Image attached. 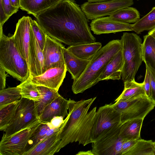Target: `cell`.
<instances>
[{"label": "cell", "mask_w": 155, "mask_h": 155, "mask_svg": "<svg viewBox=\"0 0 155 155\" xmlns=\"http://www.w3.org/2000/svg\"><path fill=\"white\" fill-rule=\"evenodd\" d=\"M35 17L47 35L66 45L70 46L96 42L88 19L74 0H61Z\"/></svg>", "instance_id": "cell-1"}, {"label": "cell", "mask_w": 155, "mask_h": 155, "mask_svg": "<svg viewBox=\"0 0 155 155\" xmlns=\"http://www.w3.org/2000/svg\"><path fill=\"white\" fill-rule=\"evenodd\" d=\"M96 97L75 101L68 100L69 113L57 134L60 141L57 152L70 143L78 142L85 146L93 142L92 139L96 107L89 109Z\"/></svg>", "instance_id": "cell-2"}, {"label": "cell", "mask_w": 155, "mask_h": 155, "mask_svg": "<svg viewBox=\"0 0 155 155\" xmlns=\"http://www.w3.org/2000/svg\"><path fill=\"white\" fill-rule=\"evenodd\" d=\"M122 49L120 40H113L101 47L90 61L79 78L74 81L72 91L74 94L82 93L96 84L109 62Z\"/></svg>", "instance_id": "cell-3"}, {"label": "cell", "mask_w": 155, "mask_h": 155, "mask_svg": "<svg viewBox=\"0 0 155 155\" xmlns=\"http://www.w3.org/2000/svg\"><path fill=\"white\" fill-rule=\"evenodd\" d=\"M0 66L22 82L30 76L28 64L18 51L12 36L8 37L0 27Z\"/></svg>", "instance_id": "cell-4"}, {"label": "cell", "mask_w": 155, "mask_h": 155, "mask_svg": "<svg viewBox=\"0 0 155 155\" xmlns=\"http://www.w3.org/2000/svg\"><path fill=\"white\" fill-rule=\"evenodd\" d=\"M124 65L122 74L124 82L135 80L143 59L142 39L134 33L124 32L120 39Z\"/></svg>", "instance_id": "cell-5"}, {"label": "cell", "mask_w": 155, "mask_h": 155, "mask_svg": "<svg viewBox=\"0 0 155 155\" xmlns=\"http://www.w3.org/2000/svg\"><path fill=\"white\" fill-rule=\"evenodd\" d=\"M39 121L35 101L22 98L3 136L12 135Z\"/></svg>", "instance_id": "cell-6"}, {"label": "cell", "mask_w": 155, "mask_h": 155, "mask_svg": "<svg viewBox=\"0 0 155 155\" xmlns=\"http://www.w3.org/2000/svg\"><path fill=\"white\" fill-rule=\"evenodd\" d=\"M121 114V124L130 120L144 119L155 107V102L146 95L113 104Z\"/></svg>", "instance_id": "cell-7"}, {"label": "cell", "mask_w": 155, "mask_h": 155, "mask_svg": "<svg viewBox=\"0 0 155 155\" xmlns=\"http://www.w3.org/2000/svg\"><path fill=\"white\" fill-rule=\"evenodd\" d=\"M121 114L113 104H106L96 111L93 129V142L112 129L121 125Z\"/></svg>", "instance_id": "cell-8"}, {"label": "cell", "mask_w": 155, "mask_h": 155, "mask_svg": "<svg viewBox=\"0 0 155 155\" xmlns=\"http://www.w3.org/2000/svg\"><path fill=\"white\" fill-rule=\"evenodd\" d=\"M41 123L39 121L12 135L3 136L0 142V155H24L30 137Z\"/></svg>", "instance_id": "cell-9"}, {"label": "cell", "mask_w": 155, "mask_h": 155, "mask_svg": "<svg viewBox=\"0 0 155 155\" xmlns=\"http://www.w3.org/2000/svg\"><path fill=\"white\" fill-rule=\"evenodd\" d=\"M133 4V0H112L95 3L87 2L81 5V8L87 19L92 20L111 15L118 10Z\"/></svg>", "instance_id": "cell-10"}, {"label": "cell", "mask_w": 155, "mask_h": 155, "mask_svg": "<svg viewBox=\"0 0 155 155\" xmlns=\"http://www.w3.org/2000/svg\"><path fill=\"white\" fill-rule=\"evenodd\" d=\"M120 126L92 143V151L94 155H121L122 145L127 140L120 136Z\"/></svg>", "instance_id": "cell-11"}, {"label": "cell", "mask_w": 155, "mask_h": 155, "mask_svg": "<svg viewBox=\"0 0 155 155\" xmlns=\"http://www.w3.org/2000/svg\"><path fill=\"white\" fill-rule=\"evenodd\" d=\"M29 17L24 16L18 20L12 36L17 48L28 65L29 48L32 30Z\"/></svg>", "instance_id": "cell-12"}, {"label": "cell", "mask_w": 155, "mask_h": 155, "mask_svg": "<svg viewBox=\"0 0 155 155\" xmlns=\"http://www.w3.org/2000/svg\"><path fill=\"white\" fill-rule=\"evenodd\" d=\"M67 70L65 63L52 67L42 74L29 76L31 82L37 86H42L58 91L65 77Z\"/></svg>", "instance_id": "cell-13"}, {"label": "cell", "mask_w": 155, "mask_h": 155, "mask_svg": "<svg viewBox=\"0 0 155 155\" xmlns=\"http://www.w3.org/2000/svg\"><path fill=\"white\" fill-rule=\"evenodd\" d=\"M64 46L61 43L47 35L43 50L46 70L65 63Z\"/></svg>", "instance_id": "cell-14"}, {"label": "cell", "mask_w": 155, "mask_h": 155, "mask_svg": "<svg viewBox=\"0 0 155 155\" xmlns=\"http://www.w3.org/2000/svg\"><path fill=\"white\" fill-rule=\"evenodd\" d=\"M29 67L30 76L35 77L46 71L43 51L39 46L32 29L29 48Z\"/></svg>", "instance_id": "cell-15"}, {"label": "cell", "mask_w": 155, "mask_h": 155, "mask_svg": "<svg viewBox=\"0 0 155 155\" xmlns=\"http://www.w3.org/2000/svg\"><path fill=\"white\" fill-rule=\"evenodd\" d=\"M90 28L97 35L124 31H133L132 24L125 23L112 20L107 17L92 20L90 24Z\"/></svg>", "instance_id": "cell-16"}, {"label": "cell", "mask_w": 155, "mask_h": 155, "mask_svg": "<svg viewBox=\"0 0 155 155\" xmlns=\"http://www.w3.org/2000/svg\"><path fill=\"white\" fill-rule=\"evenodd\" d=\"M68 100L60 95L44 108L39 117L40 121L48 123L56 117H61L63 119L68 114Z\"/></svg>", "instance_id": "cell-17"}, {"label": "cell", "mask_w": 155, "mask_h": 155, "mask_svg": "<svg viewBox=\"0 0 155 155\" xmlns=\"http://www.w3.org/2000/svg\"><path fill=\"white\" fill-rule=\"evenodd\" d=\"M64 55L67 71L70 73L74 81L77 80L83 73L90 61L78 58L65 48L64 50Z\"/></svg>", "instance_id": "cell-18"}, {"label": "cell", "mask_w": 155, "mask_h": 155, "mask_svg": "<svg viewBox=\"0 0 155 155\" xmlns=\"http://www.w3.org/2000/svg\"><path fill=\"white\" fill-rule=\"evenodd\" d=\"M124 65L122 49L107 65L99 78V81L120 79Z\"/></svg>", "instance_id": "cell-19"}, {"label": "cell", "mask_w": 155, "mask_h": 155, "mask_svg": "<svg viewBox=\"0 0 155 155\" xmlns=\"http://www.w3.org/2000/svg\"><path fill=\"white\" fill-rule=\"evenodd\" d=\"M60 127L54 128L49 123L41 122L30 137L25 148V153L34 148L45 138L58 131Z\"/></svg>", "instance_id": "cell-20"}, {"label": "cell", "mask_w": 155, "mask_h": 155, "mask_svg": "<svg viewBox=\"0 0 155 155\" xmlns=\"http://www.w3.org/2000/svg\"><path fill=\"white\" fill-rule=\"evenodd\" d=\"M58 132L45 138L24 155H53L57 153V148L60 142L57 140Z\"/></svg>", "instance_id": "cell-21"}, {"label": "cell", "mask_w": 155, "mask_h": 155, "mask_svg": "<svg viewBox=\"0 0 155 155\" xmlns=\"http://www.w3.org/2000/svg\"><path fill=\"white\" fill-rule=\"evenodd\" d=\"M142 51L143 61L155 75V39L148 34L143 36Z\"/></svg>", "instance_id": "cell-22"}, {"label": "cell", "mask_w": 155, "mask_h": 155, "mask_svg": "<svg viewBox=\"0 0 155 155\" xmlns=\"http://www.w3.org/2000/svg\"><path fill=\"white\" fill-rule=\"evenodd\" d=\"M102 47L100 42L83 44L69 46L67 49L74 55L81 59L91 61Z\"/></svg>", "instance_id": "cell-23"}, {"label": "cell", "mask_w": 155, "mask_h": 155, "mask_svg": "<svg viewBox=\"0 0 155 155\" xmlns=\"http://www.w3.org/2000/svg\"><path fill=\"white\" fill-rule=\"evenodd\" d=\"M61 0H20V8L35 17Z\"/></svg>", "instance_id": "cell-24"}, {"label": "cell", "mask_w": 155, "mask_h": 155, "mask_svg": "<svg viewBox=\"0 0 155 155\" xmlns=\"http://www.w3.org/2000/svg\"><path fill=\"white\" fill-rule=\"evenodd\" d=\"M143 119L130 120L122 124L120 127V135L126 140H138Z\"/></svg>", "instance_id": "cell-25"}, {"label": "cell", "mask_w": 155, "mask_h": 155, "mask_svg": "<svg viewBox=\"0 0 155 155\" xmlns=\"http://www.w3.org/2000/svg\"><path fill=\"white\" fill-rule=\"evenodd\" d=\"M124 83V89L121 94L115 100V103L146 95L143 83H138L135 80Z\"/></svg>", "instance_id": "cell-26"}, {"label": "cell", "mask_w": 155, "mask_h": 155, "mask_svg": "<svg viewBox=\"0 0 155 155\" xmlns=\"http://www.w3.org/2000/svg\"><path fill=\"white\" fill-rule=\"evenodd\" d=\"M37 87L40 93L41 97L39 101L35 102L39 117L45 107L60 95L58 91L55 89L42 86H37Z\"/></svg>", "instance_id": "cell-27"}, {"label": "cell", "mask_w": 155, "mask_h": 155, "mask_svg": "<svg viewBox=\"0 0 155 155\" xmlns=\"http://www.w3.org/2000/svg\"><path fill=\"white\" fill-rule=\"evenodd\" d=\"M107 17L110 20L120 22L134 23L140 19V14L135 8L128 7L118 10Z\"/></svg>", "instance_id": "cell-28"}, {"label": "cell", "mask_w": 155, "mask_h": 155, "mask_svg": "<svg viewBox=\"0 0 155 155\" xmlns=\"http://www.w3.org/2000/svg\"><path fill=\"white\" fill-rule=\"evenodd\" d=\"M133 31L139 34L145 31L150 30L155 27V7L143 17L132 24Z\"/></svg>", "instance_id": "cell-29"}, {"label": "cell", "mask_w": 155, "mask_h": 155, "mask_svg": "<svg viewBox=\"0 0 155 155\" xmlns=\"http://www.w3.org/2000/svg\"><path fill=\"white\" fill-rule=\"evenodd\" d=\"M21 98V89L18 85L0 90V108L19 101Z\"/></svg>", "instance_id": "cell-30"}, {"label": "cell", "mask_w": 155, "mask_h": 155, "mask_svg": "<svg viewBox=\"0 0 155 155\" xmlns=\"http://www.w3.org/2000/svg\"><path fill=\"white\" fill-rule=\"evenodd\" d=\"M125 155H155L153 142L140 139Z\"/></svg>", "instance_id": "cell-31"}, {"label": "cell", "mask_w": 155, "mask_h": 155, "mask_svg": "<svg viewBox=\"0 0 155 155\" xmlns=\"http://www.w3.org/2000/svg\"><path fill=\"white\" fill-rule=\"evenodd\" d=\"M21 89L22 98H24L34 101H39L41 94L37 86L32 84L29 77L18 85Z\"/></svg>", "instance_id": "cell-32"}, {"label": "cell", "mask_w": 155, "mask_h": 155, "mask_svg": "<svg viewBox=\"0 0 155 155\" xmlns=\"http://www.w3.org/2000/svg\"><path fill=\"white\" fill-rule=\"evenodd\" d=\"M19 101L0 108V130L4 131L12 118Z\"/></svg>", "instance_id": "cell-33"}, {"label": "cell", "mask_w": 155, "mask_h": 155, "mask_svg": "<svg viewBox=\"0 0 155 155\" xmlns=\"http://www.w3.org/2000/svg\"><path fill=\"white\" fill-rule=\"evenodd\" d=\"M31 27L34 35L39 46L43 51L46 41L47 35L36 21L29 17Z\"/></svg>", "instance_id": "cell-34"}, {"label": "cell", "mask_w": 155, "mask_h": 155, "mask_svg": "<svg viewBox=\"0 0 155 155\" xmlns=\"http://www.w3.org/2000/svg\"><path fill=\"white\" fill-rule=\"evenodd\" d=\"M0 4L2 7L5 14L9 18L18 11V8L12 5L10 0H0Z\"/></svg>", "instance_id": "cell-35"}, {"label": "cell", "mask_w": 155, "mask_h": 155, "mask_svg": "<svg viewBox=\"0 0 155 155\" xmlns=\"http://www.w3.org/2000/svg\"><path fill=\"white\" fill-rule=\"evenodd\" d=\"M150 70L146 66V71L143 83L146 95L150 98Z\"/></svg>", "instance_id": "cell-36"}, {"label": "cell", "mask_w": 155, "mask_h": 155, "mask_svg": "<svg viewBox=\"0 0 155 155\" xmlns=\"http://www.w3.org/2000/svg\"><path fill=\"white\" fill-rule=\"evenodd\" d=\"M137 140H127L125 141L122 146L121 155H125L126 153L133 147Z\"/></svg>", "instance_id": "cell-37"}, {"label": "cell", "mask_w": 155, "mask_h": 155, "mask_svg": "<svg viewBox=\"0 0 155 155\" xmlns=\"http://www.w3.org/2000/svg\"><path fill=\"white\" fill-rule=\"evenodd\" d=\"M150 99L155 102V75L150 71Z\"/></svg>", "instance_id": "cell-38"}, {"label": "cell", "mask_w": 155, "mask_h": 155, "mask_svg": "<svg viewBox=\"0 0 155 155\" xmlns=\"http://www.w3.org/2000/svg\"><path fill=\"white\" fill-rule=\"evenodd\" d=\"M5 71L0 66V90L5 88L7 74Z\"/></svg>", "instance_id": "cell-39"}, {"label": "cell", "mask_w": 155, "mask_h": 155, "mask_svg": "<svg viewBox=\"0 0 155 155\" xmlns=\"http://www.w3.org/2000/svg\"><path fill=\"white\" fill-rule=\"evenodd\" d=\"M9 18L5 14L2 7V5L0 4V27H3V26L4 23Z\"/></svg>", "instance_id": "cell-40"}, {"label": "cell", "mask_w": 155, "mask_h": 155, "mask_svg": "<svg viewBox=\"0 0 155 155\" xmlns=\"http://www.w3.org/2000/svg\"><path fill=\"white\" fill-rule=\"evenodd\" d=\"M12 5L19 8L20 7V0H10Z\"/></svg>", "instance_id": "cell-41"}, {"label": "cell", "mask_w": 155, "mask_h": 155, "mask_svg": "<svg viewBox=\"0 0 155 155\" xmlns=\"http://www.w3.org/2000/svg\"><path fill=\"white\" fill-rule=\"evenodd\" d=\"M76 155H94L92 150L87 151H81L78 152Z\"/></svg>", "instance_id": "cell-42"}, {"label": "cell", "mask_w": 155, "mask_h": 155, "mask_svg": "<svg viewBox=\"0 0 155 155\" xmlns=\"http://www.w3.org/2000/svg\"><path fill=\"white\" fill-rule=\"evenodd\" d=\"M112 0H87L88 2L92 3L103 2Z\"/></svg>", "instance_id": "cell-43"}, {"label": "cell", "mask_w": 155, "mask_h": 155, "mask_svg": "<svg viewBox=\"0 0 155 155\" xmlns=\"http://www.w3.org/2000/svg\"><path fill=\"white\" fill-rule=\"evenodd\" d=\"M148 34L153 36L155 39V27L150 30Z\"/></svg>", "instance_id": "cell-44"}, {"label": "cell", "mask_w": 155, "mask_h": 155, "mask_svg": "<svg viewBox=\"0 0 155 155\" xmlns=\"http://www.w3.org/2000/svg\"><path fill=\"white\" fill-rule=\"evenodd\" d=\"M153 144L154 148L155 150V141L153 142Z\"/></svg>", "instance_id": "cell-45"}, {"label": "cell", "mask_w": 155, "mask_h": 155, "mask_svg": "<svg viewBox=\"0 0 155 155\" xmlns=\"http://www.w3.org/2000/svg\"></svg>", "instance_id": "cell-46"}]
</instances>
